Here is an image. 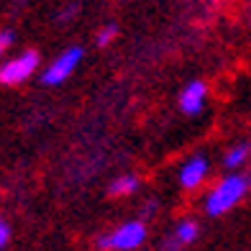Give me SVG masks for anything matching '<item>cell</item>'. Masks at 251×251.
Segmentation results:
<instances>
[{
	"mask_svg": "<svg viewBox=\"0 0 251 251\" xmlns=\"http://www.w3.org/2000/svg\"><path fill=\"white\" fill-rule=\"evenodd\" d=\"M8 241H10V228H8V223L3 218H0V251L8 246Z\"/></svg>",
	"mask_w": 251,
	"mask_h": 251,
	"instance_id": "13",
	"label": "cell"
},
{
	"mask_svg": "<svg viewBox=\"0 0 251 251\" xmlns=\"http://www.w3.org/2000/svg\"><path fill=\"white\" fill-rule=\"evenodd\" d=\"M77 10H79V5H77V3H70L67 8L59 10V16H56V18H59V21H72V18L77 16Z\"/></svg>",
	"mask_w": 251,
	"mask_h": 251,
	"instance_id": "12",
	"label": "cell"
},
{
	"mask_svg": "<svg viewBox=\"0 0 251 251\" xmlns=\"http://www.w3.org/2000/svg\"><path fill=\"white\" fill-rule=\"evenodd\" d=\"M39 62H41L39 51H33V49H26V51L16 54L13 59L0 64V85L13 87V85L26 82V79L39 70Z\"/></svg>",
	"mask_w": 251,
	"mask_h": 251,
	"instance_id": "3",
	"label": "cell"
},
{
	"mask_svg": "<svg viewBox=\"0 0 251 251\" xmlns=\"http://www.w3.org/2000/svg\"><path fill=\"white\" fill-rule=\"evenodd\" d=\"M249 146H251V144H249Z\"/></svg>",
	"mask_w": 251,
	"mask_h": 251,
	"instance_id": "15",
	"label": "cell"
},
{
	"mask_svg": "<svg viewBox=\"0 0 251 251\" xmlns=\"http://www.w3.org/2000/svg\"><path fill=\"white\" fill-rule=\"evenodd\" d=\"M146 241V226L141 221H126L110 233L98 238V246L102 251H136Z\"/></svg>",
	"mask_w": 251,
	"mask_h": 251,
	"instance_id": "2",
	"label": "cell"
},
{
	"mask_svg": "<svg viewBox=\"0 0 251 251\" xmlns=\"http://www.w3.org/2000/svg\"><path fill=\"white\" fill-rule=\"evenodd\" d=\"M249 190H251V177L241 172H231L210 187V192L202 200V208L210 218H218V215H226L228 210H233L249 195Z\"/></svg>",
	"mask_w": 251,
	"mask_h": 251,
	"instance_id": "1",
	"label": "cell"
},
{
	"mask_svg": "<svg viewBox=\"0 0 251 251\" xmlns=\"http://www.w3.org/2000/svg\"><path fill=\"white\" fill-rule=\"evenodd\" d=\"M208 172H210V162L202 154H195L179 167V185L185 190H198L208 177Z\"/></svg>",
	"mask_w": 251,
	"mask_h": 251,
	"instance_id": "6",
	"label": "cell"
},
{
	"mask_svg": "<svg viewBox=\"0 0 251 251\" xmlns=\"http://www.w3.org/2000/svg\"><path fill=\"white\" fill-rule=\"evenodd\" d=\"M13 41H16L13 31H10V28H0V54H5L10 47H13Z\"/></svg>",
	"mask_w": 251,
	"mask_h": 251,
	"instance_id": "11",
	"label": "cell"
},
{
	"mask_svg": "<svg viewBox=\"0 0 251 251\" xmlns=\"http://www.w3.org/2000/svg\"><path fill=\"white\" fill-rule=\"evenodd\" d=\"M82 56H85V49H82V47H70V49H64V51L47 67V70L41 72V85L56 87V85H62L64 79H70L72 72L77 70V64L82 62Z\"/></svg>",
	"mask_w": 251,
	"mask_h": 251,
	"instance_id": "4",
	"label": "cell"
},
{
	"mask_svg": "<svg viewBox=\"0 0 251 251\" xmlns=\"http://www.w3.org/2000/svg\"><path fill=\"white\" fill-rule=\"evenodd\" d=\"M249 159H251V146L249 144H236L223 154V167L231 169V172H238Z\"/></svg>",
	"mask_w": 251,
	"mask_h": 251,
	"instance_id": "8",
	"label": "cell"
},
{
	"mask_svg": "<svg viewBox=\"0 0 251 251\" xmlns=\"http://www.w3.org/2000/svg\"><path fill=\"white\" fill-rule=\"evenodd\" d=\"M116 36H118V26L116 24H108V26H102L100 31H98V36H95V44L102 49V47H110L113 41H116Z\"/></svg>",
	"mask_w": 251,
	"mask_h": 251,
	"instance_id": "10",
	"label": "cell"
},
{
	"mask_svg": "<svg viewBox=\"0 0 251 251\" xmlns=\"http://www.w3.org/2000/svg\"><path fill=\"white\" fill-rule=\"evenodd\" d=\"M205 102H208V85L202 82V79H192L182 87L179 93V110L185 113V116H198L202 113Z\"/></svg>",
	"mask_w": 251,
	"mask_h": 251,
	"instance_id": "5",
	"label": "cell"
},
{
	"mask_svg": "<svg viewBox=\"0 0 251 251\" xmlns=\"http://www.w3.org/2000/svg\"><path fill=\"white\" fill-rule=\"evenodd\" d=\"M249 24H251V21H249Z\"/></svg>",
	"mask_w": 251,
	"mask_h": 251,
	"instance_id": "14",
	"label": "cell"
},
{
	"mask_svg": "<svg viewBox=\"0 0 251 251\" xmlns=\"http://www.w3.org/2000/svg\"><path fill=\"white\" fill-rule=\"evenodd\" d=\"M139 185H141V182H139L136 175H121V177H116L110 182L108 190H110L113 198H121V195H133V192L139 190Z\"/></svg>",
	"mask_w": 251,
	"mask_h": 251,
	"instance_id": "9",
	"label": "cell"
},
{
	"mask_svg": "<svg viewBox=\"0 0 251 251\" xmlns=\"http://www.w3.org/2000/svg\"><path fill=\"white\" fill-rule=\"evenodd\" d=\"M198 233H200V226L192 221V218H185V221H179L175 226V236H172V241L167 244V249H182V246H190V244H195L198 241Z\"/></svg>",
	"mask_w": 251,
	"mask_h": 251,
	"instance_id": "7",
	"label": "cell"
}]
</instances>
